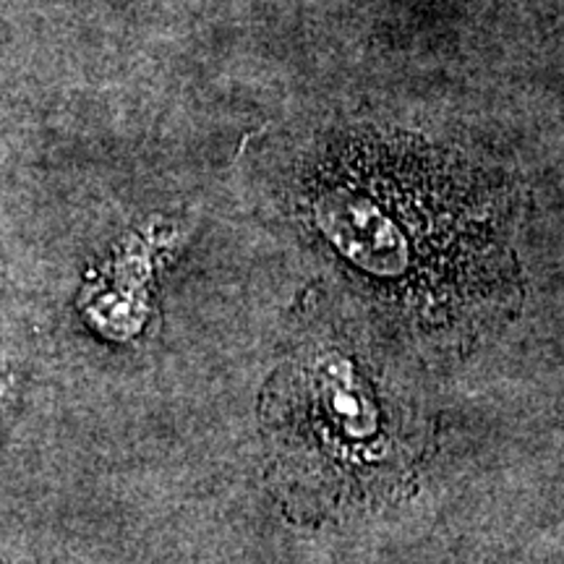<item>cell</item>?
I'll list each match as a JSON object with an SVG mask.
<instances>
[{"instance_id": "obj_2", "label": "cell", "mask_w": 564, "mask_h": 564, "mask_svg": "<svg viewBox=\"0 0 564 564\" xmlns=\"http://www.w3.org/2000/svg\"><path fill=\"white\" fill-rule=\"evenodd\" d=\"M264 434L280 481L324 507L371 502L408 476L403 421L335 352L278 373L264 400Z\"/></svg>"}, {"instance_id": "obj_1", "label": "cell", "mask_w": 564, "mask_h": 564, "mask_svg": "<svg viewBox=\"0 0 564 564\" xmlns=\"http://www.w3.org/2000/svg\"><path fill=\"white\" fill-rule=\"evenodd\" d=\"M301 215L371 299L421 327L470 324L510 295L502 192L413 133L329 144L303 178Z\"/></svg>"}]
</instances>
